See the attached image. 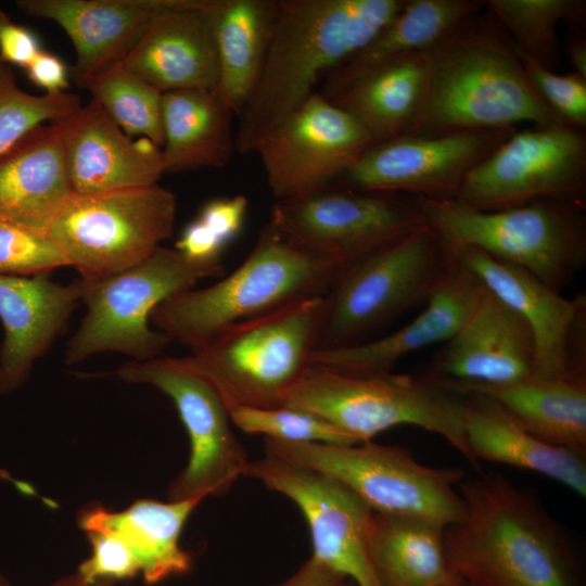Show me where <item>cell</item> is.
<instances>
[{
  "mask_svg": "<svg viewBox=\"0 0 586 586\" xmlns=\"http://www.w3.org/2000/svg\"><path fill=\"white\" fill-rule=\"evenodd\" d=\"M91 552L77 573L89 584L129 579L140 574L133 552L117 536L102 531L86 532Z\"/></svg>",
  "mask_w": 586,
  "mask_h": 586,
  "instance_id": "ab89813d",
  "label": "cell"
},
{
  "mask_svg": "<svg viewBox=\"0 0 586 586\" xmlns=\"http://www.w3.org/2000/svg\"><path fill=\"white\" fill-rule=\"evenodd\" d=\"M514 130L402 135L372 143L335 184L362 192L455 200L470 170Z\"/></svg>",
  "mask_w": 586,
  "mask_h": 586,
  "instance_id": "2e32d148",
  "label": "cell"
},
{
  "mask_svg": "<svg viewBox=\"0 0 586 586\" xmlns=\"http://www.w3.org/2000/svg\"><path fill=\"white\" fill-rule=\"evenodd\" d=\"M324 316L326 295L300 300L231 324L178 358L229 411L282 406L310 366Z\"/></svg>",
  "mask_w": 586,
  "mask_h": 586,
  "instance_id": "5b68a950",
  "label": "cell"
},
{
  "mask_svg": "<svg viewBox=\"0 0 586 586\" xmlns=\"http://www.w3.org/2000/svg\"><path fill=\"white\" fill-rule=\"evenodd\" d=\"M0 586H14L4 575L0 573Z\"/></svg>",
  "mask_w": 586,
  "mask_h": 586,
  "instance_id": "f907efd6",
  "label": "cell"
},
{
  "mask_svg": "<svg viewBox=\"0 0 586 586\" xmlns=\"http://www.w3.org/2000/svg\"><path fill=\"white\" fill-rule=\"evenodd\" d=\"M346 266L292 243L267 222L233 272L213 285L167 297L150 321L192 351L231 324L326 295Z\"/></svg>",
  "mask_w": 586,
  "mask_h": 586,
  "instance_id": "277c9868",
  "label": "cell"
},
{
  "mask_svg": "<svg viewBox=\"0 0 586 586\" xmlns=\"http://www.w3.org/2000/svg\"><path fill=\"white\" fill-rule=\"evenodd\" d=\"M115 374L166 394L187 431L189 459L170 482L168 500L221 496L244 476L250 460L232 431L229 409L208 381L183 366L178 357L131 360Z\"/></svg>",
  "mask_w": 586,
  "mask_h": 586,
  "instance_id": "4fadbf2b",
  "label": "cell"
},
{
  "mask_svg": "<svg viewBox=\"0 0 586 586\" xmlns=\"http://www.w3.org/2000/svg\"><path fill=\"white\" fill-rule=\"evenodd\" d=\"M448 245L483 285L530 327L535 343L534 375H586L585 294L565 298L522 268L473 247Z\"/></svg>",
  "mask_w": 586,
  "mask_h": 586,
  "instance_id": "ac0fdd59",
  "label": "cell"
},
{
  "mask_svg": "<svg viewBox=\"0 0 586 586\" xmlns=\"http://www.w3.org/2000/svg\"><path fill=\"white\" fill-rule=\"evenodd\" d=\"M485 8L480 0H406L400 11L358 52L322 79L332 100L370 71L402 55L425 51Z\"/></svg>",
  "mask_w": 586,
  "mask_h": 586,
  "instance_id": "f546056e",
  "label": "cell"
},
{
  "mask_svg": "<svg viewBox=\"0 0 586 586\" xmlns=\"http://www.w3.org/2000/svg\"><path fill=\"white\" fill-rule=\"evenodd\" d=\"M91 586H114V582L99 581V582H95V583L91 584Z\"/></svg>",
  "mask_w": 586,
  "mask_h": 586,
  "instance_id": "681fc988",
  "label": "cell"
},
{
  "mask_svg": "<svg viewBox=\"0 0 586 586\" xmlns=\"http://www.w3.org/2000/svg\"><path fill=\"white\" fill-rule=\"evenodd\" d=\"M521 123L566 124L531 85L507 34L481 11L429 50L423 95L405 135L515 129Z\"/></svg>",
  "mask_w": 586,
  "mask_h": 586,
  "instance_id": "3957f363",
  "label": "cell"
},
{
  "mask_svg": "<svg viewBox=\"0 0 586 586\" xmlns=\"http://www.w3.org/2000/svg\"><path fill=\"white\" fill-rule=\"evenodd\" d=\"M371 144L352 115L315 92L267 133L255 152L278 201L335 184Z\"/></svg>",
  "mask_w": 586,
  "mask_h": 586,
  "instance_id": "9a60e30c",
  "label": "cell"
},
{
  "mask_svg": "<svg viewBox=\"0 0 586 586\" xmlns=\"http://www.w3.org/2000/svg\"><path fill=\"white\" fill-rule=\"evenodd\" d=\"M47 586H91L77 572L66 575Z\"/></svg>",
  "mask_w": 586,
  "mask_h": 586,
  "instance_id": "7dc6e473",
  "label": "cell"
},
{
  "mask_svg": "<svg viewBox=\"0 0 586 586\" xmlns=\"http://www.w3.org/2000/svg\"><path fill=\"white\" fill-rule=\"evenodd\" d=\"M458 491L464 517L445 528L456 574L473 586H586L578 547L536 496L498 473Z\"/></svg>",
  "mask_w": 586,
  "mask_h": 586,
  "instance_id": "6da1fadb",
  "label": "cell"
},
{
  "mask_svg": "<svg viewBox=\"0 0 586 586\" xmlns=\"http://www.w3.org/2000/svg\"><path fill=\"white\" fill-rule=\"evenodd\" d=\"M337 586H355V585L354 583L345 578Z\"/></svg>",
  "mask_w": 586,
  "mask_h": 586,
  "instance_id": "816d5d0a",
  "label": "cell"
},
{
  "mask_svg": "<svg viewBox=\"0 0 586 586\" xmlns=\"http://www.w3.org/2000/svg\"><path fill=\"white\" fill-rule=\"evenodd\" d=\"M80 106V98L66 91L42 95L24 91L10 64L0 59V155L46 120L65 118Z\"/></svg>",
  "mask_w": 586,
  "mask_h": 586,
  "instance_id": "d590c367",
  "label": "cell"
},
{
  "mask_svg": "<svg viewBox=\"0 0 586 586\" xmlns=\"http://www.w3.org/2000/svg\"><path fill=\"white\" fill-rule=\"evenodd\" d=\"M345 577L309 557L283 581L270 586H337Z\"/></svg>",
  "mask_w": 586,
  "mask_h": 586,
  "instance_id": "f6af8a7d",
  "label": "cell"
},
{
  "mask_svg": "<svg viewBox=\"0 0 586 586\" xmlns=\"http://www.w3.org/2000/svg\"><path fill=\"white\" fill-rule=\"evenodd\" d=\"M411 199L446 243L480 250L558 291L586 262L583 204L543 200L487 212L456 200Z\"/></svg>",
  "mask_w": 586,
  "mask_h": 586,
  "instance_id": "52a82bcc",
  "label": "cell"
},
{
  "mask_svg": "<svg viewBox=\"0 0 586 586\" xmlns=\"http://www.w3.org/2000/svg\"><path fill=\"white\" fill-rule=\"evenodd\" d=\"M489 14L514 47L544 67L553 71L560 61L558 25L582 24V0H487Z\"/></svg>",
  "mask_w": 586,
  "mask_h": 586,
  "instance_id": "836d02e7",
  "label": "cell"
},
{
  "mask_svg": "<svg viewBox=\"0 0 586 586\" xmlns=\"http://www.w3.org/2000/svg\"><path fill=\"white\" fill-rule=\"evenodd\" d=\"M445 528L407 515L371 511L367 550L379 586H437L454 578Z\"/></svg>",
  "mask_w": 586,
  "mask_h": 586,
  "instance_id": "1f68e13d",
  "label": "cell"
},
{
  "mask_svg": "<svg viewBox=\"0 0 586 586\" xmlns=\"http://www.w3.org/2000/svg\"><path fill=\"white\" fill-rule=\"evenodd\" d=\"M176 196L158 183L72 194L47 234L80 279L94 282L151 255L174 232Z\"/></svg>",
  "mask_w": 586,
  "mask_h": 586,
  "instance_id": "8fae6325",
  "label": "cell"
},
{
  "mask_svg": "<svg viewBox=\"0 0 586 586\" xmlns=\"http://www.w3.org/2000/svg\"><path fill=\"white\" fill-rule=\"evenodd\" d=\"M28 78L47 93H58L68 88L67 68L62 60L41 50L26 67Z\"/></svg>",
  "mask_w": 586,
  "mask_h": 586,
  "instance_id": "ee69618b",
  "label": "cell"
},
{
  "mask_svg": "<svg viewBox=\"0 0 586 586\" xmlns=\"http://www.w3.org/2000/svg\"><path fill=\"white\" fill-rule=\"evenodd\" d=\"M225 273L222 262H195L175 247L161 245L128 269L99 281H85L87 311L67 342L65 364L77 365L105 352L122 353L137 361L160 357L173 340L150 327L155 307L202 279Z\"/></svg>",
  "mask_w": 586,
  "mask_h": 586,
  "instance_id": "30bf717a",
  "label": "cell"
},
{
  "mask_svg": "<svg viewBox=\"0 0 586 586\" xmlns=\"http://www.w3.org/2000/svg\"><path fill=\"white\" fill-rule=\"evenodd\" d=\"M517 51L531 85L548 107L568 125L583 130L586 127V78L575 72L559 75Z\"/></svg>",
  "mask_w": 586,
  "mask_h": 586,
  "instance_id": "f35d334b",
  "label": "cell"
},
{
  "mask_svg": "<svg viewBox=\"0 0 586 586\" xmlns=\"http://www.w3.org/2000/svg\"><path fill=\"white\" fill-rule=\"evenodd\" d=\"M429 50L402 55L370 71L330 101L352 115L372 143L407 133L423 95Z\"/></svg>",
  "mask_w": 586,
  "mask_h": 586,
  "instance_id": "d6a6232c",
  "label": "cell"
},
{
  "mask_svg": "<svg viewBox=\"0 0 586 586\" xmlns=\"http://www.w3.org/2000/svg\"><path fill=\"white\" fill-rule=\"evenodd\" d=\"M406 0H278L255 87L240 116L235 150L259 141L295 112L318 81L364 48Z\"/></svg>",
  "mask_w": 586,
  "mask_h": 586,
  "instance_id": "7a4b0ae2",
  "label": "cell"
},
{
  "mask_svg": "<svg viewBox=\"0 0 586 586\" xmlns=\"http://www.w3.org/2000/svg\"><path fill=\"white\" fill-rule=\"evenodd\" d=\"M40 51L37 36L0 11V59L8 64L26 68Z\"/></svg>",
  "mask_w": 586,
  "mask_h": 586,
  "instance_id": "b9f144b4",
  "label": "cell"
},
{
  "mask_svg": "<svg viewBox=\"0 0 586 586\" xmlns=\"http://www.w3.org/2000/svg\"><path fill=\"white\" fill-rule=\"evenodd\" d=\"M453 262V251L426 222L349 264L326 294L318 348L371 340L396 318L423 306Z\"/></svg>",
  "mask_w": 586,
  "mask_h": 586,
  "instance_id": "ba28073f",
  "label": "cell"
},
{
  "mask_svg": "<svg viewBox=\"0 0 586 586\" xmlns=\"http://www.w3.org/2000/svg\"><path fill=\"white\" fill-rule=\"evenodd\" d=\"M569 58L574 67V72L586 78V41L578 37L569 43Z\"/></svg>",
  "mask_w": 586,
  "mask_h": 586,
  "instance_id": "bcb514c9",
  "label": "cell"
},
{
  "mask_svg": "<svg viewBox=\"0 0 586 586\" xmlns=\"http://www.w3.org/2000/svg\"><path fill=\"white\" fill-rule=\"evenodd\" d=\"M53 123L73 194L152 186L165 174L161 148L148 138L132 141L92 99Z\"/></svg>",
  "mask_w": 586,
  "mask_h": 586,
  "instance_id": "ffe728a7",
  "label": "cell"
},
{
  "mask_svg": "<svg viewBox=\"0 0 586 586\" xmlns=\"http://www.w3.org/2000/svg\"><path fill=\"white\" fill-rule=\"evenodd\" d=\"M466 395L464 433L473 458L533 471L586 496V462L526 431L502 406L480 394Z\"/></svg>",
  "mask_w": 586,
  "mask_h": 586,
  "instance_id": "83f0119b",
  "label": "cell"
},
{
  "mask_svg": "<svg viewBox=\"0 0 586 586\" xmlns=\"http://www.w3.org/2000/svg\"><path fill=\"white\" fill-rule=\"evenodd\" d=\"M104 113L128 136H142L162 148V92L116 63L84 86Z\"/></svg>",
  "mask_w": 586,
  "mask_h": 586,
  "instance_id": "e575fe53",
  "label": "cell"
},
{
  "mask_svg": "<svg viewBox=\"0 0 586 586\" xmlns=\"http://www.w3.org/2000/svg\"><path fill=\"white\" fill-rule=\"evenodd\" d=\"M443 380L457 392L492 398L538 440L586 458V375H532L501 385Z\"/></svg>",
  "mask_w": 586,
  "mask_h": 586,
  "instance_id": "4316f807",
  "label": "cell"
},
{
  "mask_svg": "<svg viewBox=\"0 0 586 586\" xmlns=\"http://www.w3.org/2000/svg\"><path fill=\"white\" fill-rule=\"evenodd\" d=\"M120 63L162 93L186 89L216 91L218 60L201 0H170Z\"/></svg>",
  "mask_w": 586,
  "mask_h": 586,
  "instance_id": "603a6c76",
  "label": "cell"
},
{
  "mask_svg": "<svg viewBox=\"0 0 586 586\" xmlns=\"http://www.w3.org/2000/svg\"><path fill=\"white\" fill-rule=\"evenodd\" d=\"M174 247L188 258L202 263L222 262L226 250L199 218L183 228Z\"/></svg>",
  "mask_w": 586,
  "mask_h": 586,
  "instance_id": "7bdbcfd3",
  "label": "cell"
},
{
  "mask_svg": "<svg viewBox=\"0 0 586 586\" xmlns=\"http://www.w3.org/2000/svg\"><path fill=\"white\" fill-rule=\"evenodd\" d=\"M232 110L215 90L162 93L164 170L177 174L224 168L235 149Z\"/></svg>",
  "mask_w": 586,
  "mask_h": 586,
  "instance_id": "4dcf8cb0",
  "label": "cell"
},
{
  "mask_svg": "<svg viewBox=\"0 0 586 586\" xmlns=\"http://www.w3.org/2000/svg\"><path fill=\"white\" fill-rule=\"evenodd\" d=\"M283 405L327 420L358 444L393 426L421 428L480 471L464 433L466 395L431 372L351 375L310 364Z\"/></svg>",
  "mask_w": 586,
  "mask_h": 586,
  "instance_id": "8992f818",
  "label": "cell"
},
{
  "mask_svg": "<svg viewBox=\"0 0 586 586\" xmlns=\"http://www.w3.org/2000/svg\"><path fill=\"white\" fill-rule=\"evenodd\" d=\"M586 138L568 124L517 129L467 175L456 201L501 211L536 201L584 205Z\"/></svg>",
  "mask_w": 586,
  "mask_h": 586,
  "instance_id": "7c38bea8",
  "label": "cell"
},
{
  "mask_svg": "<svg viewBox=\"0 0 586 586\" xmlns=\"http://www.w3.org/2000/svg\"><path fill=\"white\" fill-rule=\"evenodd\" d=\"M430 372L487 385L530 378L535 374L532 331L518 313L485 288L468 321L435 356Z\"/></svg>",
  "mask_w": 586,
  "mask_h": 586,
  "instance_id": "7402d4cb",
  "label": "cell"
},
{
  "mask_svg": "<svg viewBox=\"0 0 586 586\" xmlns=\"http://www.w3.org/2000/svg\"><path fill=\"white\" fill-rule=\"evenodd\" d=\"M68 266L47 233L36 232L0 216V273L35 276Z\"/></svg>",
  "mask_w": 586,
  "mask_h": 586,
  "instance_id": "74e56055",
  "label": "cell"
},
{
  "mask_svg": "<svg viewBox=\"0 0 586 586\" xmlns=\"http://www.w3.org/2000/svg\"><path fill=\"white\" fill-rule=\"evenodd\" d=\"M87 284L76 279L58 283L49 273H0V320L4 339L0 349V396L18 388L35 361L44 355L82 303Z\"/></svg>",
  "mask_w": 586,
  "mask_h": 586,
  "instance_id": "44dd1931",
  "label": "cell"
},
{
  "mask_svg": "<svg viewBox=\"0 0 586 586\" xmlns=\"http://www.w3.org/2000/svg\"><path fill=\"white\" fill-rule=\"evenodd\" d=\"M268 222L292 243L349 265L403 239L426 220L409 196L333 184L276 201Z\"/></svg>",
  "mask_w": 586,
  "mask_h": 586,
  "instance_id": "5bb4252c",
  "label": "cell"
},
{
  "mask_svg": "<svg viewBox=\"0 0 586 586\" xmlns=\"http://www.w3.org/2000/svg\"><path fill=\"white\" fill-rule=\"evenodd\" d=\"M234 426L246 434L286 443L355 445L353 437L327 420L302 409L277 406L267 408L239 407L230 411Z\"/></svg>",
  "mask_w": 586,
  "mask_h": 586,
  "instance_id": "8d00e7d4",
  "label": "cell"
},
{
  "mask_svg": "<svg viewBox=\"0 0 586 586\" xmlns=\"http://www.w3.org/2000/svg\"><path fill=\"white\" fill-rule=\"evenodd\" d=\"M265 455L323 473L353 492L372 512L425 519L443 526L466 513L458 491L463 471L418 462L399 445L264 440Z\"/></svg>",
  "mask_w": 586,
  "mask_h": 586,
  "instance_id": "9c48e42d",
  "label": "cell"
},
{
  "mask_svg": "<svg viewBox=\"0 0 586 586\" xmlns=\"http://www.w3.org/2000/svg\"><path fill=\"white\" fill-rule=\"evenodd\" d=\"M247 206L249 201L242 194L217 198L205 203L196 218L227 247L241 232Z\"/></svg>",
  "mask_w": 586,
  "mask_h": 586,
  "instance_id": "60d3db41",
  "label": "cell"
},
{
  "mask_svg": "<svg viewBox=\"0 0 586 586\" xmlns=\"http://www.w3.org/2000/svg\"><path fill=\"white\" fill-rule=\"evenodd\" d=\"M170 0H18L28 16L51 20L69 37L76 51L71 73L84 88L97 73L123 61L152 18Z\"/></svg>",
  "mask_w": 586,
  "mask_h": 586,
  "instance_id": "cb8c5ba5",
  "label": "cell"
},
{
  "mask_svg": "<svg viewBox=\"0 0 586 586\" xmlns=\"http://www.w3.org/2000/svg\"><path fill=\"white\" fill-rule=\"evenodd\" d=\"M244 476L298 508L310 533V557L355 586H379L367 550L371 510L353 492L323 473L269 455L249 461Z\"/></svg>",
  "mask_w": 586,
  "mask_h": 586,
  "instance_id": "e0dca14e",
  "label": "cell"
},
{
  "mask_svg": "<svg viewBox=\"0 0 586 586\" xmlns=\"http://www.w3.org/2000/svg\"><path fill=\"white\" fill-rule=\"evenodd\" d=\"M203 498L160 501L139 499L120 511L88 504L77 522L86 533L102 531L117 536L133 552L146 585L188 573L192 558L180 544L183 526Z\"/></svg>",
  "mask_w": 586,
  "mask_h": 586,
  "instance_id": "484cf974",
  "label": "cell"
},
{
  "mask_svg": "<svg viewBox=\"0 0 586 586\" xmlns=\"http://www.w3.org/2000/svg\"><path fill=\"white\" fill-rule=\"evenodd\" d=\"M73 194L59 130L39 125L0 155V216L29 230L47 229Z\"/></svg>",
  "mask_w": 586,
  "mask_h": 586,
  "instance_id": "d4e9b609",
  "label": "cell"
},
{
  "mask_svg": "<svg viewBox=\"0 0 586 586\" xmlns=\"http://www.w3.org/2000/svg\"><path fill=\"white\" fill-rule=\"evenodd\" d=\"M437 586H473V585L469 581L464 579L463 577L457 574L454 578L443 584H440Z\"/></svg>",
  "mask_w": 586,
  "mask_h": 586,
  "instance_id": "c3c4849f",
  "label": "cell"
},
{
  "mask_svg": "<svg viewBox=\"0 0 586 586\" xmlns=\"http://www.w3.org/2000/svg\"><path fill=\"white\" fill-rule=\"evenodd\" d=\"M451 251L448 270L416 318L388 335L361 344L316 349L310 364L351 375L386 374L408 354L450 340L485 292L480 279Z\"/></svg>",
  "mask_w": 586,
  "mask_h": 586,
  "instance_id": "d6986e66",
  "label": "cell"
},
{
  "mask_svg": "<svg viewBox=\"0 0 586 586\" xmlns=\"http://www.w3.org/2000/svg\"><path fill=\"white\" fill-rule=\"evenodd\" d=\"M201 7L217 53L216 92L240 116L262 69L278 0H201Z\"/></svg>",
  "mask_w": 586,
  "mask_h": 586,
  "instance_id": "f1b7e54d",
  "label": "cell"
}]
</instances>
